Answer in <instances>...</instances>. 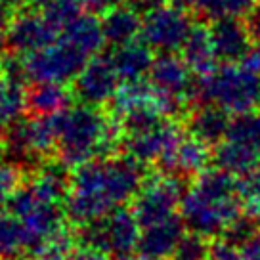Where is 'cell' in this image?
I'll use <instances>...</instances> for the list:
<instances>
[{
  "label": "cell",
  "mask_w": 260,
  "mask_h": 260,
  "mask_svg": "<svg viewBox=\"0 0 260 260\" xmlns=\"http://www.w3.org/2000/svg\"><path fill=\"white\" fill-rule=\"evenodd\" d=\"M195 21L189 17L187 10L172 4H165L144 14L142 39L159 54H171L182 50L187 41Z\"/></svg>",
  "instance_id": "cell-11"
},
{
  "label": "cell",
  "mask_w": 260,
  "mask_h": 260,
  "mask_svg": "<svg viewBox=\"0 0 260 260\" xmlns=\"http://www.w3.org/2000/svg\"><path fill=\"white\" fill-rule=\"evenodd\" d=\"M126 260H169V258H161V256H144V254H140V256H130V258Z\"/></svg>",
  "instance_id": "cell-43"
},
{
  "label": "cell",
  "mask_w": 260,
  "mask_h": 260,
  "mask_svg": "<svg viewBox=\"0 0 260 260\" xmlns=\"http://www.w3.org/2000/svg\"><path fill=\"white\" fill-rule=\"evenodd\" d=\"M77 245L92 247L111 254L115 260H126L138 251L142 226L126 205L106 214L104 218L77 228Z\"/></svg>",
  "instance_id": "cell-5"
},
{
  "label": "cell",
  "mask_w": 260,
  "mask_h": 260,
  "mask_svg": "<svg viewBox=\"0 0 260 260\" xmlns=\"http://www.w3.org/2000/svg\"><path fill=\"white\" fill-rule=\"evenodd\" d=\"M0 2H2L6 8H17V6H19L23 0H0Z\"/></svg>",
  "instance_id": "cell-42"
},
{
  "label": "cell",
  "mask_w": 260,
  "mask_h": 260,
  "mask_svg": "<svg viewBox=\"0 0 260 260\" xmlns=\"http://www.w3.org/2000/svg\"><path fill=\"white\" fill-rule=\"evenodd\" d=\"M69 260H115L111 254H107L104 251H98V249H92V247H82V245H77L71 254H69Z\"/></svg>",
  "instance_id": "cell-32"
},
{
  "label": "cell",
  "mask_w": 260,
  "mask_h": 260,
  "mask_svg": "<svg viewBox=\"0 0 260 260\" xmlns=\"http://www.w3.org/2000/svg\"><path fill=\"white\" fill-rule=\"evenodd\" d=\"M79 2L82 4V8H86L92 14H104L119 4V0H79Z\"/></svg>",
  "instance_id": "cell-34"
},
{
  "label": "cell",
  "mask_w": 260,
  "mask_h": 260,
  "mask_svg": "<svg viewBox=\"0 0 260 260\" xmlns=\"http://www.w3.org/2000/svg\"><path fill=\"white\" fill-rule=\"evenodd\" d=\"M186 132L193 138L205 142L207 146H218L226 140L232 113L216 104H197L186 115Z\"/></svg>",
  "instance_id": "cell-16"
},
{
  "label": "cell",
  "mask_w": 260,
  "mask_h": 260,
  "mask_svg": "<svg viewBox=\"0 0 260 260\" xmlns=\"http://www.w3.org/2000/svg\"><path fill=\"white\" fill-rule=\"evenodd\" d=\"M142 23L144 17L136 8L126 4H117L113 8L104 12L102 29L106 42L111 46H119L124 42H130L142 37Z\"/></svg>",
  "instance_id": "cell-19"
},
{
  "label": "cell",
  "mask_w": 260,
  "mask_h": 260,
  "mask_svg": "<svg viewBox=\"0 0 260 260\" xmlns=\"http://www.w3.org/2000/svg\"><path fill=\"white\" fill-rule=\"evenodd\" d=\"M8 10L2 2H0V48L6 44V41H8V27H10V19L8 17Z\"/></svg>",
  "instance_id": "cell-38"
},
{
  "label": "cell",
  "mask_w": 260,
  "mask_h": 260,
  "mask_svg": "<svg viewBox=\"0 0 260 260\" xmlns=\"http://www.w3.org/2000/svg\"><path fill=\"white\" fill-rule=\"evenodd\" d=\"M211 162L212 147L186 132V136L176 146L171 157L157 167L161 174H169L176 178H197L201 172L209 169Z\"/></svg>",
  "instance_id": "cell-14"
},
{
  "label": "cell",
  "mask_w": 260,
  "mask_h": 260,
  "mask_svg": "<svg viewBox=\"0 0 260 260\" xmlns=\"http://www.w3.org/2000/svg\"><path fill=\"white\" fill-rule=\"evenodd\" d=\"M209 260H243L241 247L228 241L224 237L211 239V249H209Z\"/></svg>",
  "instance_id": "cell-31"
},
{
  "label": "cell",
  "mask_w": 260,
  "mask_h": 260,
  "mask_svg": "<svg viewBox=\"0 0 260 260\" xmlns=\"http://www.w3.org/2000/svg\"><path fill=\"white\" fill-rule=\"evenodd\" d=\"M195 2H197V0H169V4H172V6H178V8H182V10L195 8Z\"/></svg>",
  "instance_id": "cell-39"
},
{
  "label": "cell",
  "mask_w": 260,
  "mask_h": 260,
  "mask_svg": "<svg viewBox=\"0 0 260 260\" xmlns=\"http://www.w3.org/2000/svg\"><path fill=\"white\" fill-rule=\"evenodd\" d=\"M187 232L184 218L178 214L171 216L169 220H162L159 224L142 228V237H140L138 252L144 256H172V252L180 243V239Z\"/></svg>",
  "instance_id": "cell-17"
},
{
  "label": "cell",
  "mask_w": 260,
  "mask_h": 260,
  "mask_svg": "<svg viewBox=\"0 0 260 260\" xmlns=\"http://www.w3.org/2000/svg\"><path fill=\"white\" fill-rule=\"evenodd\" d=\"M209 249H211L209 237L187 230L176 245L171 260H209Z\"/></svg>",
  "instance_id": "cell-27"
},
{
  "label": "cell",
  "mask_w": 260,
  "mask_h": 260,
  "mask_svg": "<svg viewBox=\"0 0 260 260\" xmlns=\"http://www.w3.org/2000/svg\"><path fill=\"white\" fill-rule=\"evenodd\" d=\"M182 57L186 59V63L191 67L197 77H203V75L211 73L212 69L218 65V57L212 46L211 31L209 27L203 23H195L187 41L182 46Z\"/></svg>",
  "instance_id": "cell-21"
},
{
  "label": "cell",
  "mask_w": 260,
  "mask_h": 260,
  "mask_svg": "<svg viewBox=\"0 0 260 260\" xmlns=\"http://www.w3.org/2000/svg\"><path fill=\"white\" fill-rule=\"evenodd\" d=\"M57 37H59V29L50 21L44 10L42 12H19L10 21L6 44L14 54L29 56V54L46 48Z\"/></svg>",
  "instance_id": "cell-13"
},
{
  "label": "cell",
  "mask_w": 260,
  "mask_h": 260,
  "mask_svg": "<svg viewBox=\"0 0 260 260\" xmlns=\"http://www.w3.org/2000/svg\"><path fill=\"white\" fill-rule=\"evenodd\" d=\"M25 109H27L25 81L2 77L0 81V121L4 124L17 121Z\"/></svg>",
  "instance_id": "cell-23"
},
{
  "label": "cell",
  "mask_w": 260,
  "mask_h": 260,
  "mask_svg": "<svg viewBox=\"0 0 260 260\" xmlns=\"http://www.w3.org/2000/svg\"><path fill=\"white\" fill-rule=\"evenodd\" d=\"M241 254L243 260H260V234L241 245Z\"/></svg>",
  "instance_id": "cell-35"
},
{
  "label": "cell",
  "mask_w": 260,
  "mask_h": 260,
  "mask_svg": "<svg viewBox=\"0 0 260 260\" xmlns=\"http://www.w3.org/2000/svg\"><path fill=\"white\" fill-rule=\"evenodd\" d=\"M92 57L75 42L59 35L46 48L25 56L23 67L27 79L32 82H65L75 81L81 69Z\"/></svg>",
  "instance_id": "cell-8"
},
{
  "label": "cell",
  "mask_w": 260,
  "mask_h": 260,
  "mask_svg": "<svg viewBox=\"0 0 260 260\" xmlns=\"http://www.w3.org/2000/svg\"><path fill=\"white\" fill-rule=\"evenodd\" d=\"M258 113H260V106H258Z\"/></svg>",
  "instance_id": "cell-48"
},
{
  "label": "cell",
  "mask_w": 260,
  "mask_h": 260,
  "mask_svg": "<svg viewBox=\"0 0 260 260\" xmlns=\"http://www.w3.org/2000/svg\"><path fill=\"white\" fill-rule=\"evenodd\" d=\"M71 92L61 82H35L27 90V111L32 117H52L69 107Z\"/></svg>",
  "instance_id": "cell-22"
},
{
  "label": "cell",
  "mask_w": 260,
  "mask_h": 260,
  "mask_svg": "<svg viewBox=\"0 0 260 260\" xmlns=\"http://www.w3.org/2000/svg\"><path fill=\"white\" fill-rule=\"evenodd\" d=\"M212 165L243 178L260 167V151L232 140H222L212 147Z\"/></svg>",
  "instance_id": "cell-20"
},
{
  "label": "cell",
  "mask_w": 260,
  "mask_h": 260,
  "mask_svg": "<svg viewBox=\"0 0 260 260\" xmlns=\"http://www.w3.org/2000/svg\"><path fill=\"white\" fill-rule=\"evenodd\" d=\"M197 104H216L232 115L260 106V77L243 63H220L197 77Z\"/></svg>",
  "instance_id": "cell-4"
},
{
  "label": "cell",
  "mask_w": 260,
  "mask_h": 260,
  "mask_svg": "<svg viewBox=\"0 0 260 260\" xmlns=\"http://www.w3.org/2000/svg\"><path fill=\"white\" fill-rule=\"evenodd\" d=\"M29 4H31L32 8H37V10H44V8H48L50 4H54L56 0H27Z\"/></svg>",
  "instance_id": "cell-41"
},
{
  "label": "cell",
  "mask_w": 260,
  "mask_h": 260,
  "mask_svg": "<svg viewBox=\"0 0 260 260\" xmlns=\"http://www.w3.org/2000/svg\"><path fill=\"white\" fill-rule=\"evenodd\" d=\"M37 260H69L65 254H56V252H46V254H32Z\"/></svg>",
  "instance_id": "cell-40"
},
{
  "label": "cell",
  "mask_w": 260,
  "mask_h": 260,
  "mask_svg": "<svg viewBox=\"0 0 260 260\" xmlns=\"http://www.w3.org/2000/svg\"><path fill=\"white\" fill-rule=\"evenodd\" d=\"M226 140L237 142L260 151V113L258 111H245L236 113L230 122Z\"/></svg>",
  "instance_id": "cell-26"
},
{
  "label": "cell",
  "mask_w": 260,
  "mask_h": 260,
  "mask_svg": "<svg viewBox=\"0 0 260 260\" xmlns=\"http://www.w3.org/2000/svg\"><path fill=\"white\" fill-rule=\"evenodd\" d=\"M256 0H197L195 2V12L201 21L212 23L218 19H228V17H237L243 19Z\"/></svg>",
  "instance_id": "cell-24"
},
{
  "label": "cell",
  "mask_w": 260,
  "mask_h": 260,
  "mask_svg": "<svg viewBox=\"0 0 260 260\" xmlns=\"http://www.w3.org/2000/svg\"><path fill=\"white\" fill-rule=\"evenodd\" d=\"M241 63L247 65L251 71H254V73L260 77V42H256V44L249 50V54L245 56V59Z\"/></svg>",
  "instance_id": "cell-37"
},
{
  "label": "cell",
  "mask_w": 260,
  "mask_h": 260,
  "mask_svg": "<svg viewBox=\"0 0 260 260\" xmlns=\"http://www.w3.org/2000/svg\"><path fill=\"white\" fill-rule=\"evenodd\" d=\"M29 252V243L23 226L10 212H0V256L16 260Z\"/></svg>",
  "instance_id": "cell-25"
},
{
  "label": "cell",
  "mask_w": 260,
  "mask_h": 260,
  "mask_svg": "<svg viewBox=\"0 0 260 260\" xmlns=\"http://www.w3.org/2000/svg\"><path fill=\"white\" fill-rule=\"evenodd\" d=\"M21 169L8 161H0V205H6L12 193L19 187Z\"/></svg>",
  "instance_id": "cell-30"
},
{
  "label": "cell",
  "mask_w": 260,
  "mask_h": 260,
  "mask_svg": "<svg viewBox=\"0 0 260 260\" xmlns=\"http://www.w3.org/2000/svg\"><path fill=\"white\" fill-rule=\"evenodd\" d=\"M132 8H136L144 16V14H147V12H151V10L155 8H161V6H165L169 0H126Z\"/></svg>",
  "instance_id": "cell-36"
},
{
  "label": "cell",
  "mask_w": 260,
  "mask_h": 260,
  "mask_svg": "<svg viewBox=\"0 0 260 260\" xmlns=\"http://www.w3.org/2000/svg\"><path fill=\"white\" fill-rule=\"evenodd\" d=\"M44 14L61 32L73 19L82 14V4L79 0H56L48 8H44Z\"/></svg>",
  "instance_id": "cell-29"
},
{
  "label": "cell",
  "mask_w": 260,
  "mask_h": 260,
  "mask_svg": "<svg viewBox=\"0 0 260 260\" xmlns=\"http://www.w3.org/2000/svg\"><path fill=\"white\" fill-rule=\"evenodd\" d=\"M0 260H10V258H2V256H0Z\"/></svg>",
  "instance_id": "cell-47"
},
{
  "label": "cell",
  "mask_w": 260,
  "mask_h": 260,
  "mask_svg": "<svg viewBox=\"0 0 260 260\" xmlns=\"http://www.w3.org/2000/svg\"><path fill=\"white\" fill-rule=\"evenodd\" d=\"M212 46L222 63H241L252 48V39L243 19L228 17L209 25Z\"/></svg>",
  "instance_id": "cell-15"
},
{
  "label": "cell",
  "mask_w": 260,
  "mask_h": 260,
  "mask_svg": "<svg viewBox=\"0 0 260 260\" xmlns=\"http://www.w3.org/2000/svg\"><path fill=\"white\" fill-rule=\"evenodd\" d=\"M256 234H260V218L243 211L226 228V232L222 234V237L228 239V241H232V243H236L237 247H241V245L247 243Z\"/></svg>",
  "instance_id": "cell-28"
},
{
  "label": "cell",
  "mask_w": 260,
  "mask_h": 260,
  "mask_svg": "<svg viewBox=\"0 0 260 260\" xmlns=\"http://www.w3.org/2000/svg\"><path fill=\"white\" fill-rule=\"evenodd\" d=\"M121 82V77L113 67L111 57L94 56L77 75L73 94L82 104L100 107L107 102L111 104Z\"/></svg>",
  "instance_id": "cell-12"
},
{
  "label": "cell",
  "mask_w": 260,
  "mask_h": 260,
  "mask_svg": "<svg viewBox=\"0 0 260 260\" xmlns=\"http://www.w3.org/2000/svg\"><path fill=\"white\" fill-rule=\"evenodd\" d=\"M146 182L144 162L122 157H102L75 167L69 193L65 199V214L75 226L104 218L111 211L134 201Z\"/></svg>",
  "instance_id": "cell-1"
},
{
  "label": "cell",
  "mask_w": 260,
  "mask_h": 260,
  "mask_svg": "<svg viewBox=\"0 0 260 260\" xmlns=\"http://www.w3.org/2000/svg\"><path fill=\"white\" fill-rule=\"evenodd\" d=\"M2 126H4V122L0 121V134H2Z\"/></svg>",
  "instance_id": "cell-44"
},
{
  "label": "cell",
  "mask_w": 260,
  "mask_h": 260,
  "mask_svg": "<svg viewBox=\"0 0 260 260\" xmlns=\"http://www.w3.org/2000/svg\"><path fill=\"white\" fill-rule=\"evenodd\" d=\"M243 212L239 176L218 167L201 172L193 184L184 189L180 216L189 232L209 239L222 237L226 228Z\"/></svg>",
  "instance_id": "cell-2"
},
{
  "label": "cell",
  "mask_w": 260,
  "mask_h": 260,
  "mask_svg": "<svg viewBox=\"0 0 260 260\" xmlns=\"http://www.w3.org/2000/svg\"><path fill=\"white\" fill-rule=\"evenodd\" d=\"M23 260H37V258H35V256H31V258H23Z\"/></svg>",
  "instance_id": "cell-46"
},
{
  "label": "cell",
  "mask_w": 260,
  "mask_h": 260,
  "mask_svg": "<svg viewBox=\"0 0 260 260\" xmlns=\"http://www.w3.org/2000/svg\"><path fill=\"white\" fill-rule=\"evenodd\" d=\"M109 57L122 82L142 81L146 75H149L155 61L153 48L144 39H134L130 42L113 46V52L109 54Z\"/></svg>",
  "instance_id": "cell-18"
},
{
  "label": "cell",
  "mask_w": 260,
  "mask_h": 260,
  "mask_svg": "<svg viewBox=\"0 0 260 260\" xmlns=\"http://www.w3.org/2000/svg\"><path fill=\"white\" fill-rule=\"evenodd\" d=\"M4 161L19 169L39 167L46 155L56 149V128L52 117H32L10 122V128L0 138Z\"/></svg>",
  "instance_id": "cell-7"
},
{
  "label": "cell",
  "mask_w": 260,
  "mask_h": 260,
  "mask_svg": "<svg viewBox=\"0 0 260 260\" xmlns=\"http://www.w3.org/2000/svg\"><path fill=\"white\" fill-rule=\"evenodd\" d=\"M56 128V151L67 167L102 157H113L122 146V128L113 117L109 119L100 107L81 104L52 115Z\"/></svg>",
  "instance_id": "cell-3"
},
{
  "label": "cell",
  "mask_w": 260,
  "mask_h": 260,
  "mask_svg": "<svg viewBox=\"0 0 260 260\" xmlns=\"http://www.w3.org/2000/svg\"><path fill=\"white\" fill-rule=\"evenodd\" d=\"M184 136L186 126L171 121V117H165L162 121L155 122L153 126L134 132H122V147L126 155L144 165H161L171 157Z\"/></svg>",
  "instance_id": "cell-10"
},
{
  "label": "cell",
  "mask_w": 260,
  "mask_h": 260,
  "mask_svg": "<svg viewBox=\"0 0 260 260\" xmlns=\"http://www.w3.org/2000/svg\"><path fill=\"white\" fill-rule=\"evenodd\" d=\"M147 77L157 92L159 107L167 117L180 115L182 109L189 111L197 102V75L182 54H159Z\"/></svg>",
  "instance_id": "cell-6"
},
{
  "label": "cell",
  "mask_w": 260,
  "mask_h": 260,
  "mask_svg": "<svg viewBox=\"0 0 260 260\" xmlns=\"http://www.w3.org/2000/svg\"><path fill=\"white\" fill-rule=\"evenodd\" d=\"M0 81H2V67H0Z\"/></svg>",
  "instance_id": "cell-45"
},
{
  "label": "cell",
  "mask_w": 260,
  "mask_h": 260,
  "mask_svg": "<svg viewBox=\"0 0 260 260\" xmlns=\"http://www.w3.org/2000/svg\"><path fill=\"white\" fill-rule=\"evenodd\" d=\"M245 25H247V31L251 35L252 42L256 44L260 42V2L256 0V4L252 6V10L243 17Z\"/></svg>",
  "instance_id": "cell-33"
},
{
  "label": "cell",
  "mask_w": 260,
  "mask_h": 260,
  "mask_svg": "<svg viewBox=\"0 0 260 260\" xmlns=\"http://www.w3.org/2000/svg\"><path fill=\"white\" fill-rule=\"evenodd\" d=\"M182 195H184L182 178L169 174L153 176L151 180L146 178L144 186L140 187V191L132 201V211L136 214L140 226H153L178 214Z\"/></svg>",
  "instance_id": "cell-9"
}]
</instances>
